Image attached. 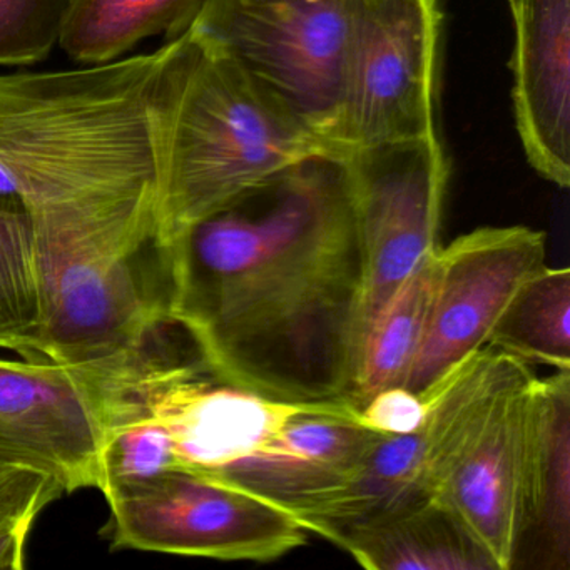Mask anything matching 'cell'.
Instances as JSON below:
<instances>
[{
  "label": "cell",
  "mask_w": 570,
  "mask_h": 570,
  "mask_svg": "<svg viewBox=\"0 0 570 570\" xmlns=\"http://www.w3.org/2000/svg\"><path fill=\"white\" fill-rule=\"evenodd\" d=\"M168 248L171 315L215 379L283 402L348 403L363 256L345 158L275 173Z\"/></svg>",
  "instance_id": "cell-1"
},
{
  "label": "cell",
  "mask_w": 570,
  "mask_h": 570,
  "mask_svg": "<svg viewBox=\"0 0 570 570\" xmlns=\"http://www.w3.org/2000/svg\"><path fill=\"white\" fill-rule=\"evenodd\" d=\"M163 56L0 76V183L32 225L159 206Z\"/></svg>",
  "instance_id": "cell-2"
},
{
  "label": "cell",
  "mask_w": 570,
  "mask_h": 570,
  "mask_svg": "<svg viewBox=\"0 0 570 570\" xmlns=\"http://www.w3.org/2000/svg\"><path fill=\"white\" fill-rule=\"evenodd\" d=\"M163 49L159 235L166 246L275 173L309 156H336L202 32L191 28Z\"/></svg>",
  "instance_id": "cell-3"
},
{
  "label": "cell",
  "mask_w": 570,
  "mask_h": 570,
  "mask_svg": "<svg viewBox=\"0 0 570 570\" xmlns=\"http://www.w3.org/2000/svg\"><path fill=\"white\" fill-rule=\"evenodd\" d=\"M32 233L45 358L89 362L173 316L171 256L158 206L46 223Z\"/></svg>",
  "instance_id": "cell-4"
},
{
  "label": "cell",
  "mask_w": 570,
  "mask_h": 570,
  "mask_svg": "<svg viewBox=\"0 0 570 570\" xmlns=\"http://www.w3.org/2000/svg\"><path fill=\"white\" fill-rule=\"evenodd\" d=\"M533 376L530 365L492 346L472 353L423 396L419 429L382 435L345 487L285 512L338 546L355 530L435 500L500 402Z\"/></svg>",
  "instance_id": "cell-5"
},
{
  "label": "cell",
  "mask_w": 570,
  "mask_h": 570,
  "mask_svg": "<svg viewBox=\"0 0 570 570\" xmlns=\"http://www.w3.org/2000/svg\"><path fill=\"white\" fill-rule=\"evenodd\" d=\"M353 0H206L193 29L303 131L345 158L342 106Z\"/></svg>",
  "instance_id": "cell-6"
},
{
  "label": "cell",
  "mask_w": 570,
  "mask_h": 570,
  "mask_svg": "<svg viewBox=\"0 0 570 570\" xmlns=\"http://www.w3.org/2000/svg\"><path fill=\"white\" fill-rule=\"evenodd\" d=\"M112 549L145 550L229 562H269L305 546L289 513L238 485L168 470L106 497Z\"/></svg>",
  "instance_id": "cell-7"
},
{
  "label": "cell",
  "mask_w": 570,
  "mask_h": 570,
  "mask_svg": "<svg viewBox=\"0 0 570 570\" xmlns=\"http://www.w3.org/2000/svg\"><path fill=\"white\" fill-rule=\"evenodd\" d=\"M439 0H353L342 128L353 149L436 135Z\"/></svg>",
  "instance_id": "cell-8"
},
{
  "label": "cell",
  "mask_w": 570,
  "mask_h": 570,
  "mask_svg": "<svg viewBox=\"0 0 570 570\" xmlns=\"http://www.w3.org/2000/svg\"><path fill=\"white\" fill-rule=\"evenodd\" d=\"M345 166L363 256V345L393 293L440 248L449 163L435 135L353 149Z\"/></svg>",
  "instance_id": "cell-9"
},
{
  "label": "cell",
  "mask_w": 570,
  "mask_h": 570,
  "mask_svg": "<svg viewBox=\"0 0 570 570\" xmlns=\"http://www.w3.org/2000/svg\"><path fill=\"white\" fill-rule=\"evenodd\" d=\"M546 256V235L527 226H487L439 248L429 322L403 386L423 399L485 348L517 289L547 266Z\"/></svg>",
  "instance_id": "cell-10"
},
{
  "label": "cell",
  "mask_w": 570,
  "mask_h": 570,
  "mask_svg": "<svg viewBox=\"0 0 570 570\" xmlns=\"http://www.w3.org/2000/svg\"><path fill=\"white\" fill-rule=\"evenodd\" d=\"M102 423L72 363L0 356V462L58 476L66 492L101 489Z\"/></svg>",
  "instance_id": "cell-11"
},
{
  "label": "cell",
  "mask_w": 570,
  "mask_h": 570,
  "mask_svg": "<svg viewBox=\"0 0 570 570\" xmlns=\"http://www.w3.org/2000/svg\"><path fill=\"white\" fill-rule=\"evenodd\" d=\"M517 131L530 166L570 185V0H509Z\"/></svg>",
  "instance_id": "cell-12"
},
{
  "label": "cell",
  "mask_w": 570,
  "mask_h": 570,
  "mask_svg": "<svg viewBox=\"0 0 570 570\" xmlns=\"http://www.w3.org/2000/svg\"><path fill=\"white\" fill-rule=\"evenodd\" d=\"M570 370L533 376L527 395L515 560L543 570L570 562Z\"/></svg>",
  "instance_id": "cell-13"
},
{
  "label": "cell",
  "mask_w": 570,
  "mask_h": 570,
  "mask_svg": "<svg viewBox=\"0 0 570 570\" xmlns=\"http://www.w3.org/2000/svg\"><path fill=\"white\" fill-rule=\"evenodd\" d=\"M382 435L360 425L352 405L340 403L296 416L262 455L215 479L286 510L345 487Z\"/></svg>",
  "instance_id": "cell-14"
},
{
  "label": "cell",
  "mask_w": 570,
  "mask_h": 570,
  "mask_svg": "<svg viewBox=\"0 0 570 570\" xmlns=\"http://www.w3.org/2000/svg\"><path fill=\"white\" fill-rule=\"evenodd\" d=\"M530 382L500 402L482 435L435 499L462 520L499 570L512 569L519 543L520 476Z\"/></svg>",
  "instance_id": "cell-15"
},
{
  "label": "cell",
  "mask_w": 570,
  "mask_h": 570,
  "mask_svg": "<svg viewBox=\"0 0 570 570\" xmlns=\"http://www.w3.org/2000/svg\"><path fill=\"white\" fill-rule=\"evenodd\" d=\"M338 547L370 570H499L462 520L439 500L355 530Z\"/></svg>",
  "instance_id": "cell-16"
},
{
  "label": "cell",
  "mask_w": 570,
  "mask_h": 570,
  "mask_svg": "<svg viewBox=\"0 0 570 570\" xmlns=\"http://www.w3.org/2000/svg\"><path fill=\"white\" fill-rule=\"evenodd\" d=\"M206 0H72L59 46L79 65L118 61L145 39H178Z\"/></svg>",
  "instance_id": "cell-17"
},
{
  "label": "cell",
  "mask_w": 570,
  "mask_h": 570,
  "mask_svg": "<svg viewBox=\"0 0 570 570\" xmlns=\"http://www.w3.org/2000/svg\"><path fill=\"white\" fill-rule=\"evenodd\" d=\"M436 253L439 249L419 263L370 325L348 396L356 413L375 393L405 383L429 322L435 289Z\"/></svg>",
  "instance_id": "cell-18"
},
{
  "label": "cell",
  "mask_w": 570,
  "mask_h": 570,
  "mask_svg": "<svg viewBox=\"0 0 570 570\" xmlns=\"http://www.w3.org/2000/svg\"><path fill=\"white\" fill-rule=\"evenodd\" d=\"M487 346L520 362L570 370V272L543 266L510 299Z\"/></svg>",
  "instance_id": "cell-19"
},
{
  "label": "cell",
  "mask_w": 570,
  "mask_h": 570,
  "mask_svg": "<svg viewBox=\"0 0 570 570\" xmlns=\"http://www.w3.org/2000/svg\"><path fill=\"white\" fill-rule=\"evenodd\" d=\"M41 295L35 233L19 203L0 202V350L38 358Z\"/></svg>",
  "instance_id": "cell-20"
},
{
  "label": "cell",
  "mask_w": 570,
  "mask_h": 570,
  "mask_svg": "<svg viewBox=\"0 0 570 570\" xmlns=\"http://www.w3.org/2000/svg\"><path fill=\"white\" fill-rule=\"evenodd\" d=\"M58 476L28 463L0 465V570H22L39 513L65 493Z\"/></svg>",
  "instance_id": "cell-21"
},
{
  "label": "cell",
  "mask_w": 570,
  "mask_h": 570,
  "mask_svg": "<svg viewBox=\"0 0 570 570\" xmlns=\"http://www.w3.org/2000/svg\"><path fill=\"white\" fill-rule=\"evenodd\" d=\"M72 0H0V66H31L59 45Z\"/></svg>",
  "instance_id": "cell-22"
},
{
  "label": "cell",
  "mask_w": 570,
  "mask_h": 570,
  "mask_svg": "<svg viewBox=\"0 0 570 570\" xmlns=\"http://www.w3.org/2000/svg\"><path fill=\"white\" fill-rule=\"evenodd\" d=\"M426 402L405 386H390L375 393L356 413V422L383 435H405L425 419Z\"/></svg>",
  "instance_id": "cell-23"
},
{
  "label": "cell",
  "mask_w": 570,
  "mask_h": 570,
  "mask_svg": "<svg viewBox=\"0 0 570 570\" xmlns=\"http://www.w3.org/2000/svg\"><path fill=\"white\" fill-rule=\"evenodd\" d=\"M0 465H8V463H2V462H0Z\"/></svg>",
  "instance_id": "cell-24"
},
{
  "label": "cell",
  "mask_w": 570,
  "mask_h": 570,
  "mask_svg": "<svg viewBox=\"0 0 570 570\" xmlns=\"http://www.w3.org/2000/svg\"><path fill=\"white\" fill-rule=\"evenodd\" d=\"M507 2H509V0H507Z\"/></svg>",
  "instance_id": "cell-25"
}]
</instances>
